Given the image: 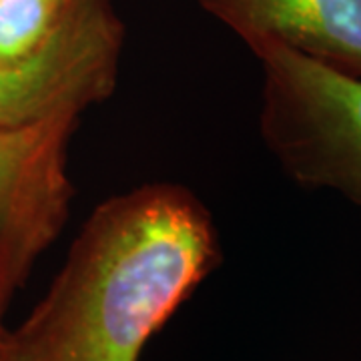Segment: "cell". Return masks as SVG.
I'll return each mask as SVG.
<instances>
[{
    "label": "cell",
    "mask_w": 361,
    "mask_h": 361,
    "mask_svg": "<svg viewBox=\"0 0 361 361\" xmlns=\"http://www.w3.org/2000/svg\"><path fill=\"white\" fill-rule=\"evenodd\" d=\"M211 213L187 187L147 183L97 207L49 291L8 331L4 361H139L219 263Z\"/></svg>",
    "instance_id": "1"
},
{
    "label": "cell",
    "mask_w": 361,
    "mask_h": 361,
    "mask_svg": "<svg viewBox=\"0 0 361 361\" xmlns=\"http://www.w3.org/2000/svg\"><path fill=\"white\" fill-rule=\"evenodd\" d=\"M251 52L261 66L259 133L287 177L361 207V78L275 40Z\"/></svg>",
    "instance_id": "2"
},
{
    "label": "cell",
    "mask_w": 361,
    "mask_h": 361,
    "mask_svg": "<svg viewBox=\"0 0 361 361\" xmlns=\"http://www.w3.org/2000/svg\"><path fill=\"white\" fill-rule=\"evenodd\" d=\"M82 115L0 129V323L14 293L71 217V141Z\"/></svg>",
    "instance_id": "3"
},
{
    "label": "cell",
    "mask_w": 361,
    "mask_h": 361,
    "mask_svg": "<svg viewBox=\"0 0 361 361\" xmlns=\"http://www.w3.org/2000/svg\"><path fill=\"white\" fill-rule=\"evenodd\" d=\"M123 44L125 26L111 0H77L39 51L0 63V129L82 115L111 99Z\"/></svg>",
    "instance_id": "4"
},
{
    "label": "cell",
    "mask_w": 361,
    "mask_h": 361,
    "mask_svg": "<svg viewBox=\"0 0 361 361\" xmlns=\"http://www.w3.org/2000/svg\"><path fill=\"white\" fill-rule=\"evenodd\" d=\"M247 47L275 40L361 78V0H197Z\"/></svg>",
    "instance_id": "5"
},
{
    "label": "cell",
    "mask_w": 361,
    "mask_h": 361,
    "mask_svg": "<svg viewBox=\"0 0 361 361\" xmlns=\"http://www.w3.org/2000/svg\"><path fill=\"white\" fill-rule=\"evenodd\" d=\"M77 0H0V63L37 52L63 25Z\"/></svg>",
    "instance_id": "6"
},
{
    "label": "cell",
    "mask_w": 361,
    "mask_h": 361,
    "mask_svg": "<svg viewBox=\"0 0 361 361\" xmlns=\"http://www.w3.org/2000/svg\"><path fill=\"white\" fill-rule=\"evenodd\" d=\"M6 337H8V329L4 327V323H0V361H4V349H6Z\"/></svg>",
    "instance_id": "7"
}]
</instances>
